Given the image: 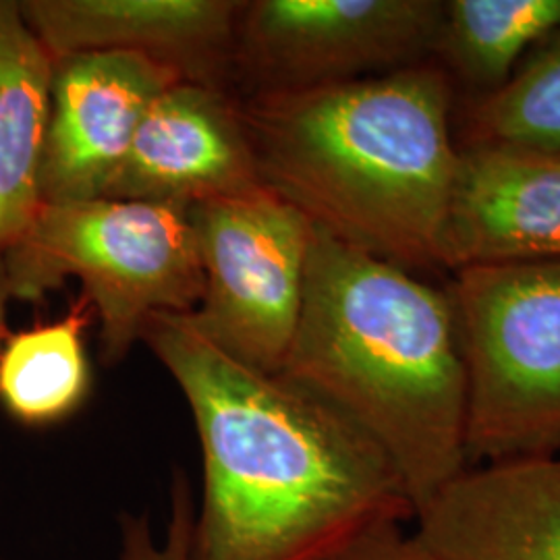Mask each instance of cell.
I'll use <instances>...</instances> for the list:
<instances>
[{
    "label": "cell",
    "mask_w": 560,
    "mask_h": 560,
    "mask_svg": "<svg viewBox=\"0 0 560 560\" xmlns=\"http://www.w3.org/2000/svg\"><path fill=\"white\" fill-rule=\"evenodd\" d=\"M444 0H249L233 44L235 96L300 92L432 60Z\"/></svg>",
    "instance_id": "obj_7"
},
{
    "label": "cell",
    "mask_w": 560,
    "mask_h": 560,
    "mask_svg": "<svg viewBox=\"0 0 560 560\" xmlns=\"http://www.w3.org/2000/svg\"><path fill=\"white\" fill-rule=\"evenodd\" d=\"M187 210L203 268L189 320L229 358L280 374L300 324L314 226L264 185Z\"/></svg>",
    "instance_id": "obj_6"
},
{
    "label": "cell",
    "mask_w": 560,
    "mask_h": 560,
    "mask_svg": "<svg viewBox=\"0 0 560 560\" xmlns=\"http://www.w3.org/2000/svg\"><path fill=\"white\" fill-rule=\"evenodd\" d=\"M260 185L237 96L179 81L148 108L104 198L191 208Z\"/></svg>",
    "instance_id": "obj_9"
},
{
    "label": "cell",
    "mask_w": 560,
    "mask_h": 560,
    "mask_svg": "<svg viewBox=\"0 0 560 560\" xmlns=\"http://www.w3.org/2000/svg\"><path fill=\"white\" fill-rule=\"evenodd\" d=\"M463 145L560 154V27L527 52L494 94L467 106Z\"/></svg>",
    "instance_id": "obj_16"
},
{
    "label": "cell",
    "mask_w": 560,
    "mask_h": 560,
    "mask_svg": "<svg viewBox=\"0 0 560 560\" xmlns=\"http://www.w3.org/2000/svg\"><path fill=\"white\" fill-rule=\"evenodd\" d=\"M140 340L200 439L189 560H320L372 523L413 520L393 463L324 400L229 358L187 314H152Z\"/></svg>",
    "instance_id": "obj_1"
},
{
    "label": "cell",
    "mask_w": 560,
    "mask_h": 560,
    "mask_svg": "<svg viewBox=\"0 0 560 560\" xmlns=\"http://www.w3.org/2000/svg\"><path fill=\"white\" fill-rule=\"evenodd\" d=\"M320 560H441L402 521H378L340 541Z\"/></svg>",
    "instance_id": "obj_18"
},
{
    "label": "cell",
    "mask_w": 560,
    "mask_h": 560,
    "mask_svg": "<svg viewBox=\"0 0 560 560\" xmlns=\"http://www.w3.org/2000/svg\"><path fill=\"white\" fill-rule=\"evenodd\" d=\"M179 81L171 65L133 52L52 60L42 206L104 198L148 108Z\"/></svg>",
    "instance_id": "obj_8"
},
{
    "label": "cell",
    "mask_w": 560,
    "mask_h": 560,
    "mask_svg": "<svg viewBox=\"0 0 560 560\" xmlns=\"http://www.w3.org/2000/svg\"><path fill=\"white\" fill-rule=\"evenodd\" d=\"M92 312L81 295L65 318L9 332L0 349V405L21 425H57L90 397L83 330Z\"/></svg>",
    "instance_id": "obj_15"
},
{
    "label": "cell",
    "mask_w": 560,
    "mask_h": 560,
    "mask_svg": "<svg viewBox=\"0 0 560 560\" xmlns=\"http://www.w3.org/2000/svg\"><path fill=\"white\" fill-rule=\"evenodd\" d=\"M240 0H20L50 59L133 52L183 80L231 90Z\"/></svg>",
    "instance_id": "obj_10"
},
{
    "label": "cell",
    "mask_w": 560,
    "mask_h": 560,
    "mask_svg": "<svg viewBox=\"0 0 560 560\" xmlns=\"http://www.w3.org/2000/svg\"><path fill=\"white\" fill-rule=\"evenodd\" d=\"M196 501L183 471L173 474L168 492V521L161 540L148 513H120L119 560H189Z\"/></svg>",
    "instance_id": "obj_17"
},
{
    "label": "cell",
    "mask_w": 560,
    "mask_h": 560,
    "mask_svg": "<svg viewBox=\"0 0 560 560\" xmlns=\"http://www.w3.org/2000/svg\"><path fill=\"white\" fill-rule=\"evenodd\" d=\"M434 60L300 92L237 96L261 185L324 235L407 272L441 268L459 159Z\"/></svg>",
    "instance_id": "obj_2"
},
{
    "label": "cell",
    "mask_w": 560,
    "mask_h": 560,
    "mask_svg": "<svg viewBox=\"0 0 560 560\" xmlns=\"http://www.w3.org/2000/svg\"><path fill=\"white\" fill-rule=\"evenodd\" d=\"M446 293L469 465L560 455V260L460 268Z\"/></svg>",
    "instance_id": "obj_5"
},
{
    "label": "cell",
    "mask_w": 560,
    "mask_h": 560,
    "mask_svg": "<svg viewBox=\"0 0 560 560\" xmlns=\"http://www.w3.org/2000/svg\"><path fill=\"white\" fill-rule=\"evenodd\" d=\"M413 521L441 560H560V455L469 465Z\"/></svg>",
    "instance_id": "obj_12"
},
{
    "label": "cell",
    "mask_w": 560,
    "mask_h": 560,
    "mask_svg": "<svg viewBox=\"0 0 560 560\" xmlns=\"http://www.w3.org/2000/svg\"><path fill=\"white\" fill-rule=\"evenodd\" d=\"M280 376L374 442L413 517L467 460V388L448 293L314 229Z\"/></svg>",
    "instance_id": "obj_3"
},
{
    "label": "cell",
    "mask_w": 560,
    "mask_h": 560,
    "mask_svg": "<svg viewBox=\"0 0 560 560\" xmlns=\"http://www.w3.org/2000/svg\"><path fill=\"white\" fill-rule=\"evenodd\" d=\"M0 560H9V559H2V557H0Z\"/></svg>",
    "instance_id": "obj_20"
},
{
    "label": "cell",
    "mask_w": 560,
    "mask_h": 560,
    "mask_svg": "<svg viewBox=\"0 0 560 560\" xmlns=\"http://www.w3.org/2000/svg\"><path fill=\"white\" fill-rule=\"evenodd\" d=\"M13 300L11 284H9V275H7V264H4V252L0 249V349L4 340L9 337V326H7V316H9V303Z\"/></svg>",
    "instance_id": "obj_19"
},
{
    "label": "cell",
    "mask_w": 560,
    "mask_h": 560,
    "mask_svg": "<svg viewBox=\"0 0 560 560\" xmlns=\"http://www.w3.org/2000/svg\"><path fill=\"white\" fill-rule=\"evenodd\" d=\"M560 27V0H444L432 60L467 106L494 94Z\"/></svg>",
    "instance_id": "obj_14"
},
{
    "label": "cell",
    "mask_w": 560,
    "mask_h": 560,
    "mask_svg": "<svg viewBox=\"0 0 560 560\" xmlns=\"http://www.w3.org/2000/svg\"><path fill=\"white\" fill-rule=\"evenodd\" d=\"M13 300L38 301L67 279L101 318L106 365L127 358L152 314H191L203 268L189 210L148 201L90 200L42 206L4 249Z\"/></svg>",
    "instance_id": "obj_4"
},
{
    "label": "cell",
    "mask_w": 560,
    "mask_h": 560,
    "mask_svg": "<svg viewBox=\"0 0 560 560\" xmlns=\"http://www.w3.org/2000/svg\"><path fill=\"white\" fill-rule=\"evenodd\" d=\"M52 59L27 27L20 0H0V249L27 233L42 208Z\"/></svg>",
    "instance_id": "obj_13"
},
{
    "label": "cell",
    "mask_w": 560,
    "mask_h": 560,
    "mask_svg": "<svg viewBox=\"0 0 560 560\" xmlns=\"http://www.w3.org/2000/svg\"><path fill=\"white\" fill-rule=\"evenodd\" d=\"M560 260V154L459 145L441 268Z\"/></svg>",
    "instance_id": "obj_11"
}]
</instances>
